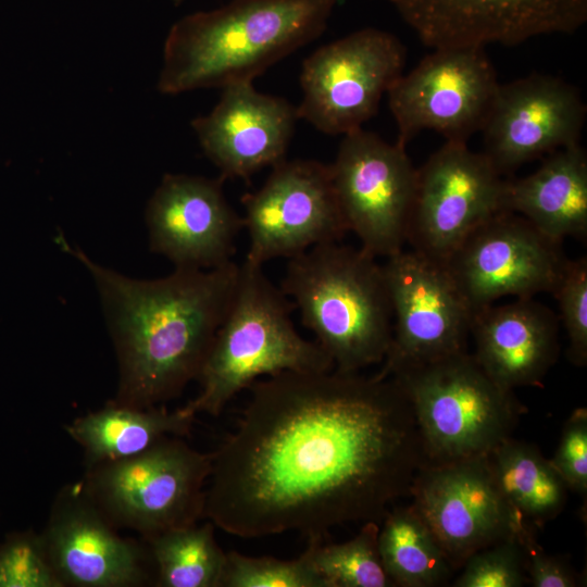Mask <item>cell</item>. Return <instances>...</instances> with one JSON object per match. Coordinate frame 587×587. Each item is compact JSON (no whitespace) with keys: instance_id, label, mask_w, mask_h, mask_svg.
<instances>
[{"instance_id":"f1b7e54d","label":"cell","mask_w":587,"mask_h":587,"mask_svg":"<svg viewBox=\"0 0 587 587\" xmlns=\"http://www.w3.org/2000/svg\"><path fill=\"white\" fill-rule=\"evenodd\" d=\"M460 569L454 587H521L528 583L517 532L473 553Z\"/></svg>"},{"instance_id":"1f68e13d","label":"cell","mask_w":587,"mask_h":587,"mask_svg":"<svg viewBox=\"0 0 587 587\" xmlns=\"http://www.w3.org/2000/svg\"><path fill=\"white\" fill-rule=\"evenodd\" d=\"M552 466L567 488L585 497L587 492V410L575 409L565 421Z\"/></svg>"},{"instance_id":"d6a6232c","label":"cell","mask_w":587,"mask_h":587,"mask_svg":"<svg viewBox=\"0 0 587 587\" xmlns=\"http://www.w3.org/2000/svg\"><path fill=\"white\" fill-rule=\"evenodd\" d=\"M526 559L528 583L533 587H576L580 575L565 559L549 554L536 541L530 525L524 523L517 529Z\"/></svg>"},{"instance_id":"2e32d148","label":"cell","mask_w":587,"mask_h":587,"mask_svg":"<svg viewBox=\"0 0 587 587\" xmlns=\"http://www.w3.org/2000/svg\"><path fill=\"white\" fill-rule=\"evenodd\" d=\"M433 49L516 46L572 34L587 21V0H385Z\"/></svg>"},{"instance_id":"52a82bcc","label":"cell","mask_w":587,"mask_h":587,"mask_svg":"<svg viewBox=\"0 0 587 587\" xmlns=\"http://www.w3.org/2000/svg\"><path fill=\"white\" fill-rule=\"evenodd\" d=\"M211 466V453L168 436L136 455L91 466L82 486L109 521L149 538L203 517Z\"/></svg>"},{"instance_id":"ac0fdd59","label":"cell","mask_w":587,"mask_h":587,"mask_svg":"<svg viewBox=\"0 0 587 587\" xmlns=\"http://www.w3.org/2000/svg\"><path fill=\"white\" fill-rule=\"evenodd\" d=\"M224 180L164 175L146 209L150 249L175 268L211 270L232 262L243 224L225 197Z\"/></svg>"},{"instance_id":"f546056e","label":"cell","mask_w":587,"mask_h":587,"mask_svg":"<svg viewBox=\"0 0 587 587\" xmlns=\"http://www.w3.org/2000/svg\"><path fill=\"white\" fill-rule=\"evenodd\" d=\"M566 332L567 358L575 366L587 363V259H567L552 291Z\"/></svg>"},{"instance_id":"5b68a950","label":"cell","mask_w":587,"mask_h":587,"mask_svg":"<svg viewBox=\"0 0 587 587\" xmlns=\"http://www.w3.org/2000/svg\"><path fill=\"white\" fill-rule=\"evenodd\" d=\"M294 309L262 265L245 260L197 377L200 391L183 407L185 411L217 416L238 392L262 376L333 370V361L320 345L302 338L295 328Z\"/></svg>"},{"instance_id":"6da1fadb","label":"cell","mask_w":587,"mask_h":587,"mask_svg":"<svg viewBox=\"0 0 587 587\" xmlns=\"http://www.w3.org/2000/svg\"><path fill=\"white\" fill-rule=\"evenodd\" d=\"M212 452L203 517L240 538L323 539L380 523L426 463L409 397L394 377L335 369L258 379Z\"/></svg>"},{"instance_id":"ba28073f","label":"cell","mask_w":587,"mask_h":587,"mask_svg":"<svg viewBox=\"0 0 587 587\" xmlns=\"http://www.w3.org/2000/svg\"><path fill=\"white\" fill-rule=\"evenodd\" d=\"M329 168L347 229L360 248L376 259L403 250L417 171L405 147L359 128L344 135Z\"/></svg>"},{"instance_id":"4fadbf2b","label":"cell","mask_w":587,"mask_h":587,"mask_svg":"<svg viewBox=\"0 0 587 587\" xmlns=\"http://www.w3.org/2000/svg\"><path fill=\"white\" fill-rule=\"evenodd\" d=\"M241 202L249 243L245 260L253 264L290 259L348 233L329 164L315 160H283Z\"/></svg>"},{"instance_id":"9a60e30c","label":"cell","mask_w":587,"mask_h":587,"mask_svg":"<svg viewBox=\"0 0 587 587\" xmlns=\"http://www.w3.org/2000/svg\"><path fill=\"white\" fill-rule=\"evenodd\" d=\"M409 496L453 570L526 523L500 491L488 455L423 464Z\"/></svg>"},{"instance_id":"836d02e7","label":"cell","mask_w":587,"mask_h":587,"mask_svg":"<svg viewBox=\"0 0 587 587\" xmlns=\"http://www.w3.org/2000/svg\"><path fill=\"white\" fill-rule=\"evenodd\" d=\"M184 0H172V2L175 4V5H179L183 3Z\"/></svg>"},{"instance_id":"8992f818","label":"cell","mask_w":587,"mask_h":587,"mask_svg":"<svg viewBox=\"0 0 587 587\" xmlns=\"http://www.w3.org/2000/svg\"><path fill=\"white\" fill-rule=\"evenodd\" d=\"M409 397L426 463L488 455L512 437L525 408L467 351L394 372Z\"/></svg>"},{"instance_id":"8fae6325","label":"cell","mask_w":587,"mask_h":587,"mask_svg":"<svg viewBox=\"0 0 587 587\" xmlns=\"http://www.w3.org/2000/svg\"><path fill=\"white\" fill-rule=\"evenodd\" d=\"M505 185L484 152L446 141L416 171L407 243L445 263L472 232L505 211Z\"/></svg>"},{"instance_id":"ffe728a7","label":"cell","mask_w":587,"mask_h":587,"mask_svg":"<svg viewBox=\"0 0 587 587\" xmlns=\"http://www.w3.org/2000/svg\"><path fill=\"white\" fill-rule=\"evenodd\" d=\"M41 538L63 586L128 587L146 580L140 550L111 528L82 484L59 496Z\"/></svg>"},{"instance_id":"4316f807","label":"cell","mask_w":587,"mask_h":587,"mask_svg":"<svg viewBox=\"0 0 587 587\" xmlns=\"http://www.w3.org/2000/svg\"><path fill=\"white\" fill-rule=\"evenodd\" d=\"M379 523L366 522L345 542L310 539L304 550L326 587L394 586L382 563L377 536Z\"/></svg>"},{"instance_id":"3957f363","label":"cell","mask_w":587,"mask_h":587,"mask_svg":"<svg viewBox=\"0 0 587 587\" xmlns=\"http://www.w3.org/2000/svg\"><path fill=\"white\" fill-rule=\"evenodd\" d=\"M336 0H232L170 29L158 89L178 95L252 80L317 38Z\"/></svg>"},{"instance_id":"9c48e42d","label":"cell","mask_w":587,"mask_h":587,"mask_svg":"<svg viewBox=\"0 0 587 587\" xmlns=\"http://www.w3.org/2000/svg\"><path fill=\"white\" fill-rule=\"evenodd\" d=\"M404 63L401 41L376 28H363L321 47L302 65L298 118L327 135L362 128L403 74Z\"/></svg>"},{"instance_id":"83f0119b","label":"cell","mask_w":587,"mask_h":587,"mask_svg":"<svg viewBox=\"0 0 587 587\" xmlns=\"http://www.w3.org/2000/svg\"><path fill=\"white\" fill-rule=\"evenodd\" d=\"M221 587H326V584L304 551L292 560L229 551Z\"/></svg>"},{"instance_id":"7a4b0ae2","label":"cell","mask_w":587,"mask_h":587,"mask_svg":"<svg viewBox=\"0 0 587 587\" xmlns=\"http://www.w3.org/2000/svg\"><path fill=\"white\" fill-rule=\"evenodd\" d=\"M57 241L88 270L99 292L120 364L115 401L149 408L178 396L199 375L230 303L239 265L175 268L165 277L141 280L98 264L63 236Z\"/></svg>"},{"instance_id":"7c38bea8","label":"cell","mask_w":587,"mask_h":587,"mask_svg":"<svg viewBox=\"0 0 587 587\" xmlns=\"http://www.w3.org/2000/svg\"><path fill=\"white\" fill-rule=\"evenodd\" d=\"M382 266L392 336L378 376L467 351L473 313L445 263L403 249Z\"/></svg>"},{"instance_id":"484cf974","label":"cell","mask_w":587,"mask_h":587,"mask_svg":"<svg viewBox=\"0 0 587 587\" xmlns=\"http://www.w3.org/2000/svg\"><path fill=\"white\" fill-rule=\"evenodd\" d=\"M210 521L175 527L149 538L162 587H221L226 552Z\"/></svg>"},{"instance_id":"cb8c5ba5","label":"cell","mask_w":587,"mask_h":587,"mask_svg":"<svg viewBox=\"0 0 587 587\" xmlns=\"http://www.w3.org/2000/svg\"><path fill=\"white\" fill-rule=\"evenodd\" d=\"M488 460L503 497L529 525H544L564 509L569 488L536 446L512 436Z\"/></svg>"},{"instance_id":"d6986e66","label":"cell","mask_w":587,"mask_h":587,"mask_svg":"<svg viewBox=\"0 0 587 587\" xmlns=\"http://www.w3.org/2000/svg\"><path fill=\"white\" fill-rule=\"evenodd\" d=\"M222 89L213 110L196 117L191 126L223 179L248 180L285 160L297 109L284 98L258 91L252 83Z\"/></svg>"},{"instance_id":"277c9868","label":"cell","mask_w":587,"mask_h":587,"mask_svg":"<svg viewBox=\"0 0 587 587\" xmlns=\"http://www.w3.org/2000/svg\"><path fill=\"white\" fill-rule=\"evenodd\" d=\"M279 288L335 370L354 373L384 361L392 310L375 257L339 241L317 245L288 259Z\"/></svg>"},{"instance_id":"30bf717a","label":"cell","mask_w":587,"mask_h":587,"mask_svg":"<svg viewBox=\"0 0 587 587\" xmlns=\"http://www.w3.org/2000/svg\"><path fill=\"white\" fill-rule=\"evenodd\" d=\"M499 83L484 48L434 49L389 88L388 104L407 146L423 130L467 142L482 130Z\"/></svg>"},{"instance_id":"e0dca14e","label":"cell","mask_w":587,"mask_h":587,"mask_svg":"<svg viewBox=\"0 0 587 587\" xmlns=\"http://www.w3.org/2000/svg\"><path fill=\"white\" fill-rule=\"evenodd\" d=\"M587 109L579 90L544 74L499 84L482 128L484 153L500 174L579 143Z\"/></svg>"},{"instance_id":"5bb4252c","label":"cell","mask_w":587,"mask_h":587,"mask_svg":"<svg viewBox=\"0 0 587 587\" xmlns=\"http://www.w3.org/2000/svg\"><path fill=\"white\" fill-rule=\"evenodd\" d=\"M566 261L561 242L503 211L472 232L445 265L474 314L503 297L552 294Z\"/></svg>"},{"instance_id":"7402d4cb","label":"cell","mask_w":587,"mask_h":587,"mask_svg":"<svg viewBox=\"0 0 587 587\" xmlns=\"http://www.w3.org/2000/svg\"><path fill=\"white\" fill-rule=\"evenodd\" d=\"M505 211L526 218L550 239L587 235V155L580 145L546 157L532 174L507 179Z\"/></svg>"},{"instance_id":"d4e9b609","label":"cell","mask_w":587,"mask_h":587,"mask_svg":"<svg viewBox=\"0 0 587 587\" xmlns=\"http://www.w3.org/2000/svg\"><path fill=\"white\" fill-rule=\"evenodd\" d=\"M378 550L394 586L434 587L451 575L447 557L413 504L395 507L379 523Z\"/></svg>"},{"instance_id":"4dcf8cb0","label":"cell","mask_w":587,"mask_h":587,"mask_svg":"<svg viewBox=\"0 0 587 587\" xmlns=\"http://www.w3.org/2000/svg\"><path fill=\"white\" fill-rule=\"evenodd\" d=\"M0 587H63L41 536L16 535L0 547Z\"/></svg>"},{"instance_id":"603a6c76","label":"cell","mask_w":587,"mask_h":587,"mask_svg":"<svg viewBox=\"0 0 587 587\" xmlns=\"http://www.w3.org/2000/svg\"><path fill=\"white\" fill-rule=\"evenodd\" d=\"M195 417L183 407L167 411L114 401L76 419L66 432L84 449L91 467L136 455L165 437L184 436Z\"/></svg>"},{"instance_id":"44dd1931","label":"cell","mask_w":587,"mask_h":587,"mask_svg":"<svg viewBox=\"0 0 587 587\" xmlns=\"http://www.w3.org/2000/svg\"><path fill=\"white\" fill-rule=\"evenodd\" d=\"M471 336L476 361L510 390L539 386L559 355V321L534 297L478 310Z\"/></svg>"}]
</instances>
